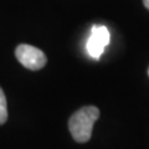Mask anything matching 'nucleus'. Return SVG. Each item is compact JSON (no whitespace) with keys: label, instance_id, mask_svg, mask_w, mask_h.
<instances>
[{"label":"nucleus","instance_id":"nucleus-1","mask_svg":"<svg viewBox=\"0 0 149 149\" xmlns=\"http://www.w3.org/2000/svg\"><path fill=\"white\" fill-rule=\"evenodd\" d=\"M100 117V109L95 106H86L76 111L68 119V129L77 143H86L92 137V129Z\"/></svg>","mask_w":149,"mask_h":149},{"label":"nucleus","instance_id":"nucleus-2","mask_svg":"<svg viewBox=\"0 0 149 149\" xmlns=\"http://www.w3.org/2000/svg\"><path fill=\"white\" fill-rule=\"evenodd\" d=\"M15 56L17 61L22 66L31 70V71L41 70L46 65V62H47L46 55L42 51L35 47V46H31L27 44L19 45L15 50Z\"/></svg>","mask_w":149,"mask_h":149},{"label":"nucleus","instance_id":"nucleus-3","mask_svg":"<svg viewBox=\"0 0 149 149\" xmlns=\"http://www.w3.org/2000/svg\"><path fill=\"white\" fill-rule=\"evenodd\" d=\"M109 41L111 34L104 25H93L91 27V35L87 40V51L91 57L100 60Z\"/></svg>","mask_w":149,"mask_h":149},{"label":"nucleus","instance_id":"nucleus-4","mask_svg":"<svg viewBox=\"0 0 149 149\" xmlns=\"http://www.w3.org/2000/svg\"><path fill=\"white\" fill-rule=\"evenodd\" d=\"M8 119V103H6V97L4 93L3 88L0 87V125L4 124Z\"/></svg>","mask_w":149,"mask_h":149},{"label":"nucleus","instance_id":"nucleus-5","mask_svg":"<svg viewBox=\"0 0 149 149\" xmlns=\"http://www.w3.org/2000/svg\"><path fill=\"white\" fill-rule=\"evenodd\" d=\"M143 4H144V6L149 10V0H143Z\"/></svg>","mask_w":149,"mask_h":149},{"label":"nucleus","instance_id":"nucleus-6","mask_svg":"<svg viewBox=\"0 0 149 149\" xmlns=\"http://www.w3.org/2000/svg\"><path fill=\"white\" fill-rule=\"evenodd\" d=\"M148 74H149V70H148Z\"/></svg>","mask_w":149,"mask_h":149}]
</instances>
